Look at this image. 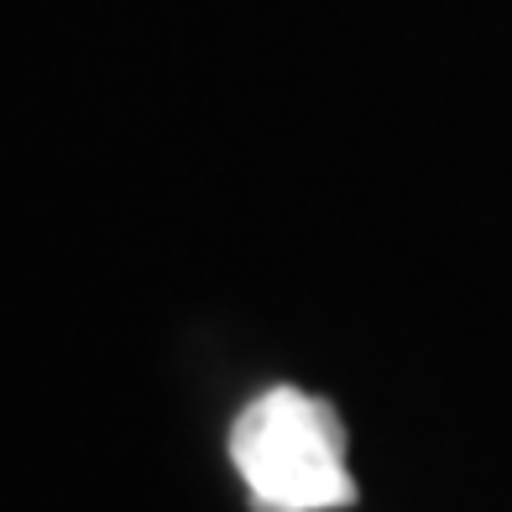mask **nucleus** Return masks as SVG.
I'll return each mask as SVG.
<instances>
[{
	"mask_svg": "<svg viewBox=\"0 0 512 512\" xmlns=\"http://www.w3.org/2000/svg\"><path fill=\"white\" fill-rule=\"evenodd\" d=\"M230 460L256 512H335L356 502L335 408L298 387H272L246 403L230 429Z\"/></svg>",
	"mask_w": 512,
	"mask_h": 512,
	"instance_id": "f257e3e1",
	"label": "nucleus"
}]
</instances>
